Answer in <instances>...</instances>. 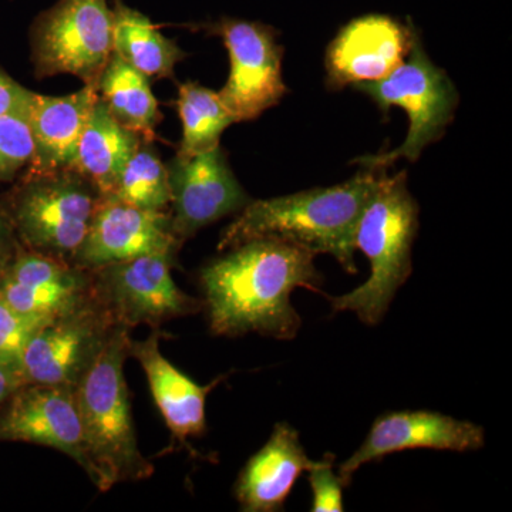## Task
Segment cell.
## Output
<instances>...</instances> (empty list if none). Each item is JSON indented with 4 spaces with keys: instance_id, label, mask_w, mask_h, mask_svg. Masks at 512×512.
I'll return each instance as SVG.
<instances>
[{
    "instance_id": "1",
    "label": "cell",
    "mask_w": 512,
    "mask_h": 512,
    "mask_svg": "<svg viewBox=\"0 0 512 512\" xmlns=\"http://www.w3.org/2000/svg\"><path fill=\"white\" fill-rule=\"evenodd\" d=\"M315 255L278 238H255L229 248L201 271V286L214 335L259 333L291 340L302 319L291 303L296 288L319 292L323 278Z\"/></svg>"
},
{
    "instance_id": "2",
    "label": "cell",
    "mask_w": 512,
    "mask_h": 512,
    "mask_svg": "<svg viewBox=\"0 0 512 512\" xmlns=\"http://www.w3.org/2000/svg\"><path fill=\"white\" fill-rule=\"evenodd\" d=\"M383 174L380 168H369L333 187L251 201L222 232L218 249L255 238L284 239L315 256H333L346 272L356 274L357 222Z\"/></svg>"
},
{
    "instance_id": "3",
    "label": "cell",
    "mask_w": 512,
    "mask_h": 512,
    "mask_svg": "<svg viewBox=\"0 0 512 512\" xmlns=\"http://www.w3.org/2000/svg\"><path fill=\"white\" fill-rule=\"evenodd\" d=\"M130 339V329L117 325L106 348L74 386L92 464L90 480L103 493L116 484L136 483L154 474L153 463L138 447L124 379Z\"/></svg>"
},
{
    "instance_id": "4",
    "label": "cell",
    "mask_w": 512,
    "mask_h": 512,
    "mask_svg": "<svg viewBox=\"0 0 512 512\" xmlns=\"http://www.w3.org/2000/svg\"><path fill=\"white\" fill-rule=\"evenodd\" d=\"M417 229L419 207L407 188L406 173L383 174L355 232L356 249L369 259V278L355 291L329 296L333 311L353 312L366 325H379L412 274Z\"/></svg>"
},
{
    "instance_id": "5",
    "label": "cell",
    "mask_w": 512,
    "mask_h": 512,
    "mask_svg": "<svg viewBox=\"0 0 512 512\" xmlns=\"http://www.w3.org/2000/svg\"><path fill=\"white\" fill-rule=\"evenodd\" d=\"M101 200L74 171L28 173L5 208L22 247L73 264Z\"/></svg>"
},
{
    "instance_id": "6",
    "label": "cell",
    "mask_w": 512,
    "mask_h": 512,
    "mask_svg": "<svg viewBox=\"0 0 512 512\" xmlns=\"http://www.w3.org/2000/svg\"><path fill=\"white\" fill-rule=\"evenodd\" d=\"M387 113L390 107H402L409 117V133L402 146L389 153L362 158L367 168H383L399 158L419 160L424 148L443 136L457 109L456 86L424 52L419 36L414 35L406 59L392 73L376 82L355 84Z\"/></svg>"
},
{
    "instance_id": "7",
    "label": "cell",
    "mask_w": 512,
    "mask_h": 512,
    "mask_svg": "<svg viewBox=\"0 0 512 512\" xmlns=\"http://www.w3.org/2000/svg\"><path fill=\"white\" fill-rule=\"evenodd\" d=\"M113 19L107 0H59L40 13L30 32L36 76L99 83L113 56Z\"/></svg>"
},
{
    "instance_id": "8",
    "label": "cell",
    "mask_w": 512,
    "mask_h": 512,
    "mask_svg": "<svg viewBox=\"0 0 512 512\" xmlns=\"http://www.w3.org/2000/svg\"><path fill=\"white\" fill-rule=\"evenodd\" d=\"M174 256L144 255L93 269L94 293L116 325L157 329L168 320L200 311L201 301L175 284Z\"/></svg>"
},
{
    "instance_id": "9",
    "label": "cell",
    "mask_w": 512,
    "mask_h": 512,
    "mask_svg": "<svg viewBox=\"0 0 512 512\" xmlns=\"http://www.w3.org/2000/svg\"><path fill=\"white\" fill-rule=\"evenodd\" d=\"M116 326L96 293L50 319L26 348L25 382L76 386L106 348Z\"/></svg>"
},
{
    "instance_id": "10",
    "label": "cell",
    "mask_w": 512,
    "mask_h": 512,
    "mask_svg": "<svg viewBox=\"0 0 512 512\" xmlns=\"http://www.w3.org/2000/svg\"><path fill=\"white\" fill-rule=\"evenodd\" d=\"M229 55V76L220 94L235 123L258 119L285 96L282 49L274 30L259 22L221 19L211 26Z\"/></svg>"
},
{
    "instance_id": "11",
    "label": "cell",
    "mask_w": 512,
    "mask_h": 512,
    "mask_svg": "<svg viewBox=\"0 0 512 512\" xmlns=\"http://www.w3.org/2000/svg\"><path fill=\"white\" fill-rule=\"evenodd\" d=\"M167 171L171 231L180 244L252 201L232 173L221 146L192 156L178 153L167 164Z\"/></svg>"
},
{
    "instance_id": "12",
    "label": "cell",
    "mask_w": 512,
    "mask_h": 512,
    "mask_svg": "<svg viewBox=\"0 0 512 512\" xmlns=\"http://www.w3.org/2000/svg\"><path fill=\"white\" fill-rule=\"evenodd\" d=\"M55 448L92 474L74 387L26 383L0 407V443Z\"/></svg>"
},
{
    "instance_id": "13",
    "label": "cell",
    "mask_w": 512,
    "mask_h": 512,
    "mask_svg": "<svg viewBox=\"0 0 512 512\" xmlns=\"http://www.w3.org/2000/svg\"><path fill=\"white\" fill-rule=\"evenodd\" d=\"M485 431L471 421L430 410H404L377 417L362 446L343 461L339 477L349 485L360 467L400 451L430 448L443 451L480 450Z\"/></svg>"
},
{
    "instance_id": "14",
    "label": "cell",
    "mask_w": 512,
    "mask_h": 512,
    "mask_svg": "<svg viewBox=\"0 0 512 512\" xmlns=\"http://www.w3.org/2000/svg\"><path fill=\"white\" fill-rule=\"evenodd\" d=\"M180 242L167 211H147L101 197L86 239L74 258L80 268H101L144 255L177 254Z\"/></svg>"
},
{
    "instance_id": "15",
    "label": "cell",
    "mask_w": 512,
    "mask_h": 512,
    "mask_svg": "<svg viewBox=\"0 0 512 512\" xmlns=\"http://www.w3.org/2000/svg\"><path fill=\"white\" fill-rule=\"evenodd\" d=\"M416 35L412 23L403 25L386 15H366L343 26L326 52L328 84L376 82L406 59Z\"/></svg>"
},
{
    "instance_id": "16",
    "label": "cell",
    "mask_w": 512,
    "mask_h": 512,
    "mask_svg": "<svg viewBox=\"0 0 512 512\" xmlns=\"http://www.w3.org/2000/svg\"><path fill=\"white\" fill-rule=\"evenodd\" d=\"M94 295L89 269L20 247L0 274V296L26 315L55 318Z\"/></svg>"
},
{
    "instance_id": "17",
    "label": "cell",
    "mask_w": 512,
    "mask_h": 512,
    "mask_svg": "<svg viewBox=\"0 0 512 512\" xmlns=\"http://www.w3.org/2000/svg\"><path fill=\"white\" fill-rule=\"evenodd\" d=\"M160 340L161 332L157 329L147 339H130L128 356L143 367L154 402L168 430L175 440L185 443L190 437L205 433V403L222 377L207 386L194 382L161 353Z\"/></svg>"
},
{
    "instance_id": "18",
    "label": "cell",
    "mask_w": 512,
    "mask_h": 512,
    "mask_svg": "<svg viewBox=\"0 0 512 512\" xmlns=\"http://www.w3.org/2000/svg\"><path fill=\"white\" fill-rule=\"evenodd\" d=\"M312 466L298 431L288 423L276 424L265 446L239 473L234 493L241 510L281 511L296 480Z\"/></svg>"
},
{
    "instance_id": "19",
    "label": "cell",
    "mask_w": 512,
    "mask_h": 512,
    "mask_svg": "<svg viewBox=\"0 0 512 512\" xmlns=\"http://www.w3.org/2000/svg\"><path fill=\"white\" fill-rule=\"evenodd\" d=\"M97 99V84H84L79 92L60 97L32 93L28 120L35 141V158L28 173L69 170Z\"/></svg>"
},
{
    "instance_id": "20",
    "label": "cell",
    "mask_w": 512,
    "mask_h": 512,
    "mask_svg": "<svg viewBox=\"0 0 512 512\" xmlns=\"http://www.w3.org/2000/svg\"><path fill=\"white\" fill-rule=\"evenodd\" d=\"M143 141L140 134L121 126L99 97L90 111L69 170L92 183L101 197H110L128 160Z\"/></svg>"
},
{
    "instance_id": "21",
    "label": "cell",
    "mask_w": 512,
    "mask_h": 512,
    "mask_svg": "<svg viewBox=\"0 0 512 512\" xmlns=\"http://www.w3.org/2000/svg\"><path fill=\"white\" fill-rule=\"evenodd\" d=\"M113 53L148 79L173 77L175 66L187 57L143 13L114 0Z\"/></svg>"
},
{
    "instance_id": "22",
    "label": "cell",
    "mask_w": 512,
    "mask_h": 512,
    "mask_svg": "<svg viewBox=\"0 0 512 512\" xmlns=\"http://www.w3.org/2000/svg\"><path fill=\"white\" fill-rule=\"evenodd\" d=\"M97 92L121 126L150 141L161 114L150 79L113 53L101 73Z\"/></svg>"
},
{
    "instance_id": "23",
    "label": "cell",
    "mask_w": 512,
    "mask_h": 512,
    "mask_svg": "<svg viewBox=\"0 0 512 512\" xmlns=\"http://www.w3.org/2000/svg\"><path fill=\"white\" fill-rule=\"evenodd\" d=\"M177 107L183 123V140L178 153L184 156L220 146L222 133L235 123L220 94L198 83L181 84Z\"/></svg>"
},
{
    "instance_id": "24",
    "label": "cell",
    "mask_w": 512,
    "mask_h": 512,
    "mask_svg": "<svg viewBox=\"0 0 512 512\" xmlns=\"http://www.w3.org/2000/svg\"><path fill=\"white\" fill-rule=\"evenodd\" d=\"M147 211H167L171 202L167 164L160 160L150 141L144 140L124 167L110 197Z\"/></svg>"
},
{
    "instance_id": "25",
    "label": "cell",
    "mask_w": 512,
    "mask_h": 512,
    "mask_svg": "<svg viewBox=\"0 0 512 512\" xmlns=\"http://www.w3.org/2000/svg\"><path fill=\"white\" fill-rule=\"evenodd\" d=\"M52 318L26 315L13 309L0 296V365L6 367L13 375L23 376V356L26 348L39 332ZM26 383V382H25Z\"/></svg>"
},
{
    "instance_id": "26",
    "label": "cell",
    "mask_w": 512,
    "mask_h": 512,
    "mask_svg": "<svg viewBox=\"0 0 512 512\" xmlns=\"http://www.w3.org/2000/svg\"><path fill=\"white\" fill-rule=\"evenodd\" d=\"M35 158L28 113L0 116V181H12Z\"/></svg>"
},
{
    "instance_id": "27",
    "label": "cell",
    "mask_w": 512,
    "mask_h": 512,
    "mask_svg": "<svg viewBox=\"0 0 512 512\" xmlns=\"http://www.w3.org/2000/svg\"><path fill=\"white\" fill-rule=\"evenodd\" d=\"M335 457L326 454L322 460L313 461L309 468V484L312 490V511L330 512L343 511V484L342 478L333 470Z\"/></svg>"
},
{
    "instance_id": "28",
    "label": "cell",
    "mask_w": 512,
    "mask_h": 512,
    "mask_svg": "<svg viewBox=\"0 0 512 512\" xmlns=\"http://www.w3.org/2000/svg\"><path fill=\"white\" fill-rule=\"evenodd\" d=\"M32 93L0 69V116L10 113H28Z\"/></svg>"
},
{
    "instance_id": "29",
    "label": "cell",
    "mask_w": 512,
    "mask_h": 512,
    "mask_svg": "<svg viewBox=\"0 0 512 512\" xmlns=\"http://www.w3.org/2000/svg\"><path fill=\"white\" fill-rule=\"evenodd\" d=\"M20 247L22 244H20L12 221H10L8 211L3 202H0V274L12 261Z\"/></svg>"
},
{
    "instance_id": "30",
    "label": "cell",
    "mask_w": 512,
    "mask_h": 512,
    "mask_svg": "<svg viewBox=\"0 0 512 512\" xmlns=\"http://www.w3.org/2000/svg\"><path fill=\"white\" fill-rule=\"evenodd\" d=\"M26 384L20 377L13 375L6 367L0 365V407L3 406L10 396Z\"/></svg>"
}]
</instances>
